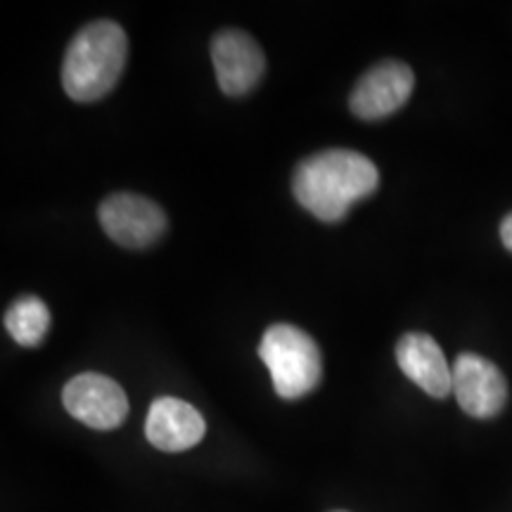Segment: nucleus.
Masks as SVG:
<instances>
[{
	"label": "nucleus",
	"instance_id": "f257e3e1",
	"mask_svg": "<svg viewBox=\"0 0 512 512\" xmlns=\"http://www.w3.org/2000/svg\"><path fill=\"white\" fill-rule=\"evenodd\" d=\"M380 171L366 155L344 147L316 152L294 169L292 192L306 211L325 223H337L351 207L373 195Z\"/></svg>",
	"mask_w": 512,
	"mask_h": 512
},
{
	"label": "nucleus",
	"instance_id": "f03ea898",
	"mask_svg": "<svg viewBox=\"0 0 512 512\" xmlns=\"http://www.w3.org/2000/svg\"><path fill=\"white\" fill-rule=\"evenodd\" d=\"M128 38L110 19L88 24L72 38L62 62V88L74 102L105 98L124 74Z\"/></svg>",
	"mask_w": 512,
	"mask_h": 512
},
{
	"label": "nucleus",
	"instance_id": "7ed1b4c3",
	"mask_svg": "<svg viewBox=\"0 0 512 512\" xmlns=\"http://www.w3.org/2000/svg\"><path fill=\"white\" fill-rule=\"evenodd\" d=\"M259 356L271 373L280 399H302L318 387L323 377V356L318 344L294 325H271L261 337Z\"/></svg>",
	"mask_w": 512,
	"mask_h": 512
},
{
	"label": "nucleus",
	"instance_id": "20e7f679",
	"mask_svg": "<svg viewBox=\"0 0 512 512\" xmlns=\"http://www.w3.org/2000/svg\"><path fill=\"white\" fill-rule=\"evenodd\" d=\"M98 219L102 230L126 249L152 247L166 233L162 207L131 192H117L107 197L100 204Z\"/></svg>",
	"mask_w": 512,
	"mask_h": 512
},
{
	"label": "nucleus",
	"instance_id": "39448f33",
	"mask_svg": "<svg viewBox=\"0 0 512 512\" xmlns=\"http://www.w3.org/2000/svg\"><path fill=\"white\" fill-rule=\"evenodd\" d=\"M67 413L93 430H117L128 415V399L119 382L100 373H81L64 384Z\"/></svg>",
	"mask_w": 512,
	"mask_h": 512
},
{
	"label": "nucleus",
	"instance_id": "423d86ee",
	"mask_svg": "<svg viewBox=\"0 0 512 512\" xmlns=\"http://www.w3.org/2000/svg\"><path fill=\"white\" fill-rule=\"evenodd\" d=\"M413 86L415 74L408 64L384 60L358 79L349 98V107L358 119L380 121L406 105L413 95Z\"/></svg>",
	"mask_w": 512,
	"mask_h": 512
},
{
	"label": "nucleus",
	"instance_id": "0eeeda50",
	"mask_svg": "<svg viewBox=\"0 0 512 512\" xmlns=\"http://www.w3.org/2000/svg\"><path fill=\"white\" fill-rule=\"evenodd\" d=\"M211 62L221 91L230 98L252 93L266 72L264 50L242 29H223L214 36Z\"/></svg>",
	"mask_w": 512,
	"mask_h": 512
},
{
	"label": "nucleus",
	"instance_id": "6e6552de",
	"mask_svg": "<svg viewBox=\"0 0 512 512\" xmlns=\"http://www.w3.org/2000/svg\"><path fill=\"white\" fill-rule=\"evenodd\" d=\"M453 394L472 418H496L508 403V382L489 358L465 351L453 363Z\"/></svg>",
	"mask_w": 512,
	"mask_h": 512
},
{
	"label": "nucleus",
	"instance_id": "1a4fd4ad",
	"mask_svg": "<svg viewBox=\"0 0 512 512\" xmlns=\"http://www.w3.org/2000/svg\"><path fill=\"white\" fill-rule=\"evenodd\" d=\"M207 432L202 413L176 396H159L152 401L145 420V437L166 453H181L197 446Z\"/></svg>",
	"mask_w": 512,
	"mask_h": 512
},
{
	"label": "nucleus",
	"instance_id": "9d476101",
	"mask_svg": "<svg viewBox=\"0 0 512 512\" xmlns=\"http://www.w3.org/2000/svg\"><path fill=\"white\" fill-rule=\"evenodd\" d=\"M396 363L401 373L425 394L446 399L453 392V368H448L437 339L425 332H406L396 344Z\"/></svg>",
	"mask_w": 512,
	"mask_h": 512
},
{
	"label": "nucleus",
	"instance_id": "9b49d317",
	"mask_svg": "<svg viewBox=\"0 0 512 512\" xmlns=\"http://www.w3.org/2000/svg\"><path fill=\"white\" fill-rule=\"evenodd\" d=\"M5 330L22 347H38L50 330V309L36 294H22L5 311Z\"/></svg>",
	"mask_w": 512,
	"mask_h": 512
},
{
	"label": "nucleus",
	"instance_id": "f8f14e48",
	"mask_svg": "<svg viewBox=\"0 0 512 512\" xmlns=\"http://www.w3.org/2000/svg\"><path fill=\"white\" fill-rule=\"evenodd\" d=\"M501 240H503V247L512 252V214H508L501 223Z\"/></svg>",
	"mask_w": 512,
	"mask_h": 512
},
{
	"label": "nucleus",
	"instance_id": "ddd939ff",
	"mask_svg": "<svg viewBox=\"0 0 512 512\" xmlns=\"http://www.w3.org/2000/svg\"><path fill=\"white\" fill-rule=\"evenodd\" d=\"M332 512H347V510H332Z\"/></svg>",
	"mask_w": 512,
	"mask_h": 512
}]
</instances>
